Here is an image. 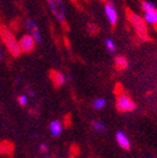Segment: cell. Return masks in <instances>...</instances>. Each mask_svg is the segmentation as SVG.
<instances>
[{"label":"cell","instance_id":"1","mask_svg":"<svg viewBox=\"0 0 157 158\" xmlns=\"http://www.w3.org/2000/svg\"><path fill=\"white\" fill-rule=\"evenodd\" d=\"M0 36H1L3 43H5L6 46H7L8 51H9L10 54L12 55V56L18 57L21 54L19 42H18L17 39L15 37V34L3 24L0 25Z\"/></svg>","mask_w":157,"mask_h":158},{"label":"cell","instance_id":"2","mask_svg":"<svg viewBox=\"0 0 157 158\" xmlns=\"http://www.w3.org/2000/svg\"><path fill=\"white\" fill-rule=\"evenodd\" d=\"M128 18H129V21L131 22V24L134 27L138 36L142 40H144V41L148 40L147 27H146V23H145L144 20L140 15H138L134 12H131V11H128Z\"/></svg>","mask_w":157,"mask_h":158},{"label":"cell","instance_id":"3","mask_svg":"<svg viewBox=\"0 0 157 158\" xmlns=\"http://www.w3.org/2000/svg\"><path fill=\"white\" fill-rule=\"evenodd\" d=\"M46 1L54 17L61 22H65L66 7H65L64 1L63 0H46Z\"/></svg>","mask_w":157,"mask_h":158},{"label":"cell","instance_id":"4","mask_svg":"<svg viewBox=\"0 0 157 158\" xmlns=\"http://www.w3.org/2000/svg\"><path fill=\"white\" fill-rule=\"evenodd\" d=\"M117 109L120 112H131L135 109V103L132 99L128 96L126 94L122 92V94H118L117 98Z\"/></svg>","mask_w":157,"mask_h":158},{"label":"cell","instance_id":"5","mask_svg":"<svg viewBox=\"0 0 157 158\" xmlns=\"http://www.w3.org/2000/svg\"><path fill=\"white\" fill-rule=\"evenodd\" d=\"M19 46L20 49H21V52L31 53L35 47V41L30 34H25L20 39Z\"/></svg>","mask_w":157,"mask_h":158},{"label":"cell","instance_id":"6","mask_svg":"<svg viewBox=\"0 0 157 158\" xmlns=\"http://www.w3.org/2000/svg\"><path fill=\"white\" fill-rule=\"evenodd\" d=\"M25 25H27V29L29 30L30 35L34 39L35 43L40 44V43L42 42V35H41V32H40L39 27H37V23L32 19H27Z\"/></svg>","mask_w":157,"mask_h":158},{"label":"cell","instance_id":"7","mask_svg":"<svg viewBox=\"0 0 157 158\" xmlns=\"http://www.w3.org/2000/svg\"><path fill=\"white\" fill-rule=\"evenodd\" d=\"M104 13H106L107 18H108L109 22L111 23V25H114L117 24V22H118V12H117L116 8L113 7L112 3L108 2L106 3V6H104Z\"/></svg>","mask_w":157,"mask_h":158},{"label":"cell","instance_id":"8","mask_svg":"<svg viewBox=\"0 0 157 158\" xmlns=\"http://www.w3.org/2000/svg\"><path fill=\"white\" fill-rule=\"evenodd\" d=\"M116 139H117V142H118L119 145H120L121 148H123V149H125V151H129V149H130V147H131L130 139H129V137L125 135L122 131L117 132Z\"/></svg>","mask_w":157,"mask_h":158},{"label":"cell","instance_id":"9","mask_svg":"<svg viewBox=\"0 0 157 158\" xmlns=\"http://www.w3.org/2000/svg\"><path fill=\"white\" fill-rule=\"evenodd\" d=\"M49 76H51V79L53 84L55 85L56 87H61L65 84L66 81V77L63 73L61 72H57V70H51L49 73Z\"/></svg>","mask_w":157,"mask_h":158},{"label":"cell","instance_id":"10","mask_svg":"<svg viewBox=\"0 0 157 158\" xmlns=\"http://www.w3.org/2000/svg\"><path fill=\"white\" fill-rule=\"evenodd\" d=\"M49 132L55 137H57V136H59L62 134V132H63V125H62V123L58 120H54V121H52L49 123Z\"/></svg>","mask_w":157,"mask_h":158},{"label":"cell","instance_id":"11","mask_svg":"<svg viewBox=\"0 0 157 158\" xmlns=\"http://www.w3.org/2000/svg\"><path fill=\"white\" fill-rule=\"evenodd\" d=\"M144 21L150 24L156 25L157 24V10L153 11H147L144 13Z\"/></svg>","mask_w":157,"mask_h":158},{"label":"cell","instance_id":"12","mask_svg":"<svg viewBox=\"0 0 157 158\" xmlns=\"http://www.w3.org/2000/svg\"><path fill=\"white\" fill-rule=\"evenodd\" d=\"M114 65H116V68L119 70H122L128 67V59L123 56H118L114 59Z\"/></svg>","mask_w":157,"mask_h":158},{"label":"cell","instance_id":"13","mask_svg":"<svg viewBox=\"0 0 157 158\" xmlns=\"http://www.w3.org/2000/svg\"><path fill=\"white\" fill-rule=\"evenodd\" d=\"M91 126L93 127V130L97 132H100V133H103V132H106L107 127L106 125L102 123L101 121H98V120H93L91 122Z\"/></svg>","mask_w":157,"mask_h":158},{"label":"cell","instance_id":"14","mask_svg":"<svg viewBox=\"0 0 157 158\" xmlns=\"http://www.w3.org/2000/svg\"><path fill=\"white\" fill-rule=\"evenodd\" d=\"M106 106H107V100L103 98H97L92 102L93 109H96V110H101V109H103Z\"/></svg>","mask_w":157,"mask_h":158},{"label":"cell","instance_id":"15","mask_svg":"<svg viewBox=\"0 0 157 158\" xmlns=\"http://www.w3.org/2000/svg\"><path fill=\"white\" fill-rule=\"evenodd\" d=\"M141 7H142V9L144 10V12L156 10V7H155V5L151 2V1H143V2L141 3Z\"/></svg>","mask_w":157,"mask_h":158},{"label":"cell","instance_id":"16","mask_svg":"<svg viewBox=\"0 0 157 158\" xmlns=\"http://www.w3.org/2000/svg\"><path fill=\"white\" fill-rule=\"evenodd\" d=\"M106 47L107 49H108L110 53H114L116 52V44H114V42H113L111 39H107L106 40Z\"/></svg>","mask_w":157,"mask_h":158},{"label":"cell","instance_id":"17","mask_svg":"<svg viewBox=\"0 0 157 158\" xmlns=\"http://www.w3.org/2000/svg\"><path fill=\"white\" fill-rule=\"evenodd\" d=\"M18 102H19L21 106H27L28 102H29V97L27 94H22V96H20L19 99H18Z\"/></svg>","mask_w":157,"mask_h":158},{"label":"cell","instance_id":"18","mask_svg":"<svg viewBox=\"0 0 157 158\" xmlns=\"http://www.w3.org/2000/svg\"><path fill=\"white\" fill-rule=\"evenodd\" d=\"M39 148H40V152L43 154H47V152H49V146H47V144H45V143H42Z\"/></svg>","mask_w":157,"mask_h":158},{"label":"cell","instance_id":"19","mask_svg":"<svg viewBox=\"0 0 157 158\" xmlns=\"http://www.w3.org/2000/svg\"><path fill=\"white\" fill-rule=\"evenodd\" d=\"M28 97H34L35 96V94H34V91H33V90H31V89H30L29 91H28V94H27Z\"/></svg>","mask_w":157,"mask_h":158},{"label":"cell","instance_id":"20","mask_svg":"<svg viewBox=\"0 0 157 158\" xmlns=\"http://www.w3.org/2000/svg\"><path fill=\"white\" fill-rule=\"evenodd\" d=\"M44 158H51V156H49V155H47V154H45Z\"/></svg>","mask_w":157,"mask_h":158},{"label":"cell","instance_id":"21","mask_svg":"<svg viewBox=\"0 0 157 158\" xmlns=\"http://www.w3.org/2000/svg\"><path fill=\"white\" fill-rule=\"evenodd\" d=\"M1 57H2V53H1V48H0V59H1Z\"/></svg>","mask_w":157,"mask_h":158},{"label":"cell","instance_id":"22","mask_svg":"<svg viewBox=\"0 0 157 158\" xmlns=\"http://www.w3.org/2000/svg\"><path fill=\"white\" fill-rule=\"evenodd\" d=\"M156 25H157V24H156Z\"/></svg>","mask_w":157,"mask_h":158}]
</instances>
